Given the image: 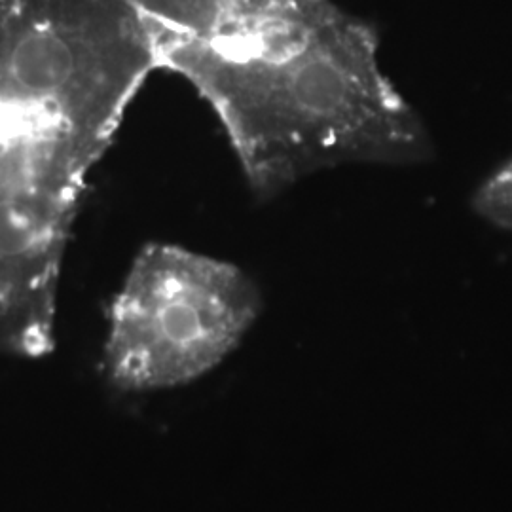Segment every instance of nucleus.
Masks as SVG:
<instances>
[{"instance_id":"2","label":"nucleus","mask_w":512,"mask_h":512,"mask_svg":"<svg viewBox=\"0 0 512 512\" xmlns=\"http://www.w3.org/2000/svg\"><path fill=\"white\" fill-rule=\"evenodd\" d=\"M219 118L253 194L272 200L344 165H420L435 143L380 63L378 37L332 0H298L253 31L158 48Z\"/></svg>"},{"instance_id":"5","label":"nucleus","mask_w":512,"mask_h":512,"mask_svg":"<svg viewBox=\"0 0 512 512\" xmlns=\"http://www.w3.org/2000/svg\"><path fill=\"white\" fill-rule=\"evenodd\" d=\"M471 207L484 222L512 236V154L476 186Z\"/></svg>"},{"instance_id":"3","label":"nucleus","mask_w":512,"mask_h":512,"mask_svg":"<svg viewBox=\"0 0 512 512\" xmlns=\"http://www.w3.org/2000/svg\"><path fill=\"white\" fill-rule=\"evenodd\" d=\"M260 311V289L238 264L148 243L110 308L105 374L122 393L194 384L239 348Z\"/></svg>"},{"instance_id":"4","label":"nucleus","mask_w":512,"mask_h":512,"mask_svg":"<svg viewBox=\"0 0 512 512\" xmlns=\"http://www.w3.org/2000/svg\"><path fill=\"white\" fill-rule=\"evenodd\" d=\"M156 46L211 44L245 35L298 0H135Z\"/></svg>"},{"instance_id":"1","label":"nucleus","mask_w":512,"mask_h":512,"mask_svg":"<svg viewBox=\"0 0 512 512\" xmlns=\"http://www.w3.org/2000/svg\"><path fill=\"white\" fill-rule=\"evenodd\" d=\"M160 71L135 0H0V351L55 348L88 179Z\"/></svg>"}]
</instances>
